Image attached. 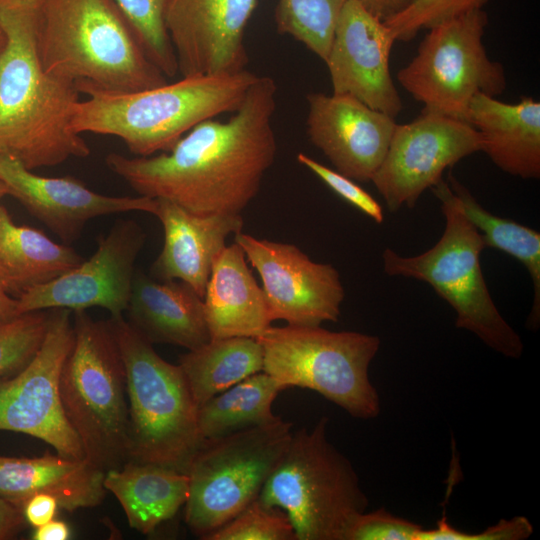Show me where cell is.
<instances>
[{
	"label": "cell",
	"mask_w": 540,
	"mask_h": 540,
	"mask_svg": "<svg viewBox=\"0 0 540 540\" xmlns=\"http://www.w3.org/2000/svg\"><path fill=\"white\" fill-rule=\"evenodd\" d=\"M105 472L86 458L0 456V497L22 507L29 497L44 493L68 511L94 507L106 494Z\"/></svg>",
	"instance_id": "603a6c76"
},
{
	"label": "cell",
	"mask_w": 540,
	"mask_h": 540,
	"mask_svg": "<svg viewBox=\"0 0 540 540\" xmlns=\"http://www.w3.org/2000/svg\"><path fill=\"white\" fill-rule=\"evenodd\" d=\"M145 239L146 234L136 221L117 220L107 234L98 238L97 249L89 259L57 279L18 296L19 314L98 306L108 310L111 316L122 315L128 306L135 262Z\"/></svg>",
	"instance_id": "9a60e30c"
},
{
	"label": "cell",
	"mask_w": 540,
	"mask_h": 540,
	"mask_svg": "<svg viewBox=\"0 0 540 540\" xmlns=\"http://www.w3.org/2000/svg\"><path fill=\"white\" fill-rule=\"evenodd\" d=\"M348 0H278L275 23L280 34L301 42L325 60L338 17Z\"/></svg>",
	"instance_id": "f546056e"
},
{
	"label": "cell",
	"mask_w": 540,
	"mask_h": 540,
	"mask_svg": "<svg viewBox=\"0 0 540 540\" xmlns=\"http://www.w3.org/2000/svg\"><path fill=\"white\" fill-rule=\"evenodd\" d=\"M104 486L121 504L129 526L148 535L185 505L189 478L175 469L128 461L105 472Z\"/></svg>",
	"instance_id": "d4e9b609"
},
{
	"label": "cell",
	"mask_w": 540,
	"mask_h": 540,
	"mask_svg": "<svg viewBox=\"0 0 540 540\" xmlns=\"http://www.w3.org/2000/svg\"><path fill=\"white\" fill-rule=\"evenodd\" d=\"M292 423L279 420L203 439L186 473L185 522L204 539L255 501L285 452Z\"/></svg>",
	"instance_id": "30bf717a"
},
{
	"label": "cell",
	"mask_w": 540,
	"mask_h": 540,
	"mask_svg": "<svg viewBox=\"0 0 540 540\" xmlns=\"http://www.w3.org/2000/svg\"><path fill=\"white\" fill-rule=\"evenodd\" d=\"M126 311L128 323L152 344L193 350L211 339L203 298L180 280L159 281L136 270Z\"/></svg>",
	"instance_id": "44dd1931"
},
{
	"label": "cell",
	"mask_w": 540,
	"mask_h": 540,
	"mask_svg": "<svg viewBox=\"0 0 540 540\" xmlns=\"http://www.w3.org/2000/svg\"><path fill=\"white\" fill-rule=\"evenodd\" d=\"M205 540H297L286 514L264 506L258 499Z\"/></svg>",
	"instance_id": "d6a6232c"
},
{
	"label": "cell",
	"mask_w": 540,
	"mask_h": 540,
	"mask_svg": "<svg viewBox=\"0 0 540 540\" xmlns=\"http://www.w3.org/2000/svg\"><path fill=\"white\" fill-rule=\"evenodd\" d=\"M277 86L259 76L226 121L193 127L168 151L129 158L110 153L108 168L139 195L167 199L198 215L241 214L273 165Z\"/></svg>",
	"instance_id": "6da1fadb"
},
{
	"label": "cell",
	"mask_w": 540,
	"mask_h": 540,
	"mask_svg": "<svg viewBox=\"0 0 540 540\" xmlns=\"http://www.w3.org/2000/svg\"><path fill=\"white\" fill-rule=\"evenodd\" d=\"M7 45V34L0 23V59Z\"/></svg>",
	"instance_id": "7bdbcfd3"
},
{
	"label": "cell",
	"mask_w": 540,
	"mask_h": 540,
	"mask_svg": "<svg viewBox=\"0 0 540 540\" xmlns=\"http://www.w3.org/2000/svg\"><path fill=\"white\" fill-rule=\"evenodd\" d=\"M198 406L263 371V349L253 337L211 338L207 343L179 357Z\"/></svg>",
	"instance_id": "4316f807"
},
{
	"label": "cell",
	"mask_w": 540,
	"mask_h": 540,
	"mask_svg": "<svg viewBox=\"0 0 540 540\" xmlns=\"http://www.w3.org/2000/svg\"><path fill=\"white\" fill-rule=\"evenodd\" d=\"M58 506L54 496L40 493L29 497L22 504V510L26 522L36 528L53 520Z\"/></svg>",
	"instance_id": "74e56055"
},
{
	"label": "cell",
	"mask_w": 540,
	"mask_h": 540,
	"mask_svg": "<svg viewBox=\"0 0 540 540\" xmlns=\"http://www.w3.org/2000/svg\"><path fill=\"white\" fill-rule=\"evenodd\" d=\"M395 41L383 21L358 0H348L338 17L324 60L332 93L352 96L396 118L403 104L389 67Z\"/></svg>",
	"instance_id": "2e32d148"
},
{
	"label": "cell",
	"mask_w": 540,
	"mask_h": 540,
	"mask_svg": "<svg viewBox=\"0 0 540 540\" xmlns=\"http://www.w3.org/2000/svg\"><path fill=\"white\" fill-rule=\"evenodd\" d=\"M70 535V528L65 522L53 519L36 527L32 538L34 540H67Z\"/></svg>",
	"instance_id": "60d3db41"
},
{
	"label": "cell",
	"mask_w": 540,
	"mask_h": 540,
	"mask_svg": "<svg viewBox=\"0 0 540 540\" xmlns=\"http://www.w3.org/2000/svg\"><path fill=\"white\" fill-rule=\"evenodd\" d=\"M532 523L524 516L501 519L478 533H467L453 527L445 518L432 529L422 528L416 540H524L533 533Z\"/></svg>",
	"instance_id": "d590c367"
},
{
	"label": "cell",
	"mask_w": 540,
	"mask_h": 540,
	"mask_svg": "<svg viewBox=\"0 0 540 540\" xmlns=\"http://www.w3.org/2000/svg\"><path fill=\"white\" fill-rule=\"evenodd\" d=\"M0 181L7 194L19 201L64 244L76 241L86 223L96 217L142 211L155 215L156 199L141 196H107L89 189L71 176L45 177L18 160L0 153Z\"/></svg>",
	"instance_id": "d6986e66"
},
{
	"label": "cell",
	"mask_w": 540,
	"mask_h": 540,
	"mask_svg": "<svg viewBox=\"0 0 540 540\" xmlns=\"http://www.w3.org/2000/svg\"><path fill=\"white\" fill-rule=\"evenodd\" d=\"M257 0H168L165 27L182 76L236 73Z\"/></svg>",
	"instance_id": "e0dca14e"
},
{
	"label": "cell",
	"mask_w": 540,
	"mask_h": 540,
	"mask_svg": "<svg viewBox=\"0 0 540 540\" xmlns=\"http://www.w3.org/2000/svg\"><path fill=\"white\" fill-rule=\"evenodd\" d=\"M328 417L293 432L258 500L283 511L297 540H345L369 500L350 462L328 439Z\"/></svg>",
	"instance_id": "52a82bcc"
},
{
	"label": "cell",
	"mask_w": 540,
	"mask_h": 540,
	"mask_svg": "<svg viewBox=\"0 0 540 540\" xmlns=\"http://www.w3.org/2000/svg\"><path fill=\"white\" fill-rule=\"evenodd\" d=\"M234 242L261 277L273 321L295 326L338 321L345 291L331 264L311 260L294 244L242 232Z\"/></svg>",
	"instance_id": "5bb4252c"
},
{
	"label": "cell",
	"mask_w": 540,
	"mask_h": 540,
	"mask_svg": "<svg viewBox=\"0 0 540 540\" xmlns=\"http://www.w3.org/2000/svg\"><path fill=\"white\" fill-rule=\"evenodd\" d=\"M30 7H38L43 0H10Z\"/></svg>",
	"instance_id": "ee69618b"
},
{
	"label": "cell",
	"mask_w": 540,
	"mask_h": 540,
	"mask_svg": "<svg viewBox=\"0 0 540 540\" xmlns=\"http://www.w3.org/2000/svg\"><path fill=\"white\" fill-rule=\"evenodd\" d=\"M203 303L211 338H256L273 322L264 290L235 242L216 254Z\"/></svg>",
	"instance_id": "cb8c5ba5"
},
{
	"label": "cell",
	"mask_w": 540,
	"mask_h": 540,
	"mask_svg": "<svg viewBox=\"0 0 540 540\" xmlns=\"http://www.w3.org/2000/svg\"><path fill=\"white\" fill-rule=\"evenodd\" d=\"M306 100L310 142L337 172L354 181H371L388 150L395 118L345 94L313 92Z\"/></svg>",
	"instance_id": "ac0fdd59"
},
{
	"label": "cell",
	"mask_w": 540,
	"mask_h": 540,
	"mask_svg": "<svg viewBox=\"0 0 540 540\" xmlns=\"http://www.w3.org/2000/svg\"><path fill=\"white\" fill-rule=\"evenodd\" d=\"M486 12L475 10L441 22L420 42L416 55L397 73V80L422 111L467 122L469 105L478 94L501 95L507 85L504 67L484 47Z\"/></svg>",
	"instance_id": "8fae6325"
},
{
	"label": "cell",
	"mask_w": 540,
	"mask_h": 540,
	"mask_svg": "<svg viewBox=\"0 0 540 540\" xmlns=\"http://www.w3.org/2000/svg\"><path fill=\"white\" fill-rule=\"evenodd\" d=\"M8 195L7 194V188L6 186L4 185V183H2L0 181V204H1V200L4 196Z\"/></svg>",
	"instance_id": "f6af8a7d"
},
{
	"label": "cell",
	"mask_w": 540,
	"mask_h": 540,
	"mask_svg": "<svg viewBox=\"0 0 540 540\" xmlns=\"http://www.w3.org/2000/svg\"><path fill=\"white\" fill-rule=\"evenodd\" d=\"M2 1H3V0H0V4H1Z\"/></svg>",
	"instance_id": "bcb514c9"
},
{
	"label": "cell",
	"mask_w": 540,
	"mask_h": 540,
	"mask_svg": "<svg viewBox=\"0 0 540 540\" xmlns=\"http://www.w3.org/2000/svg\"><path fill=\"white\" fill-rule=\"evenodd\" d=\"M73 341L72 311L49 309L47 330L36 354L12 377L0 378V430L31 435L59 455L83 459L82 444L65 415L59 391Z\"/></svg>",
	"instance_id": "7c38bea8"
},
{
	"label": "cell",
	"mask_w": 540,
	"mask_h": 540,
	"mask_svg": "<svg viewBox=\"0 0 540 540\" xmlns=\"http://www.w3.org/2000/svg\"><path fill=\"white\" fill-rule=\"evenodd\" d=\"M431 191L445 217L441 238L416 256L386 248L384 272L426 282L453 308L457 328L473 333L505 357L520 358L522 339L499 312L482 273L480 255L486 247L481 234L463 213L447 181L441 179Z\"/></svg>",
	"instance_id": "5b68a950"
},
{
	"label": "cell",
	"mask_w": 540,
	"mask_h": 540,
	"mask_svg": "<svg viewBox=\"0 0 540 540\" xmlns=\"http://www.w3.org/2000/svg\"><path fill=\"white\" fill-rule=\"evenodd\" d=\"M259 75L244 69L236 73L182 76L136 92L90 91L75 107L70 126L120 138L140 157L168 152L199 123L234 113Z\"/></svg>",
	"instance_id": "277c9868"
},
{
	"label": "cell",
	"mask_w": 540,
	"mask_h": 540,
	"mask_svg": "<svg viewBox=\"0 0 540 540\" xmlns=\"http://www.w3.org/2000/svg\"><path fill=\"white\" fill-rule=\"evenodd\" d=\"M114 1L133 26L149 59L166 77H175L178 65L164 21L168 0Z\"/></svg>",
	"instance_id": "4dcf8cb0"
},
{
	"label": "cell",
	"mask_w": 540,
	"mask_h": 540,
	"mask_svg": "<svg viewBox=\"0 0 540 540\" xmlns=\"http://www.w3.org/2000/svg\"><path fill=\"white\" fill-rule=\"evenodd\" d=\"M467 122L480 134L482 152L503 172L522 179L540 177V102L531 97L517 103L478 94Z\"/></svg>",
	"instance_id": "7402d4cb"
},
{
	"label": "cell",
	"mask_w": 540,
	"mask_h": 540,
	"mask_svg": "<svg viewBox=\"0 0 540 540\" xmlns=\"http://www.w3.org/2000/svg\"><path fill=\"white\" fill-rule=\"evenodd\" d=\"M126 370L130 460L186 473L202 442L198 405L179 365L164 360L127 320L111 316Z\"/></svg>",
	"instance_id": "ba28073f"
},
{
	"label": "cell",
	"mask_w": 540,
	"mask_h": 540,
	"mask_svg": "<svg viewBox=\"0 0 540 540\" xmlns=\"http://www.w3.org/2000/svg\"><path fill=\"white\" fill-rule=\"evenodd\" d=\"M422 528L385 508H379L359 514L348 529L345 540H416Z\"/></svg>",
	"instance_id": "e575fe53"
},
{
	"label": "cell",
	"mask_w": 540,
	"mask_h": 540,
	"mask_svg": "<svg viewBox=\"0 0 540 540\" xmlns=\"http://www.w3.org/2000/svg\"><path fill=\"white\" fill-rule=\"evenodd\" d=\"M35 33L44 70L79 93H128L167 83L114 0H43Z\"/></svg>",
	"instance_id": "3957f363"
},
{
	"label": "cell",
	"mask_w": 540,
	"mask_h": 540,
	"mask_svg": "<svg viewBox=\"0 0 540 540\" xmlns=\"http://www.w3.org/2000/svg\"><path fill=\"white\" fill-rule=\"evenodd\" d=\"M20 316L17 298H14L0 282V325L8 323Z\"/></svg>",
	"instance_id": "b9f144b4"
},
{
	"label": "cell",
	"mask_w": 540,
	"mask_h": 540,
	"mask_svg": "<svg viewBox=\"0 0 540 540\" xmlns=\"http://www.w3.org/2000/svg\"><path fill=\"white\" fill-rule=\"evenodd\" d=\"M84 259L70 246L51 240L42 231L16 225L0 204V282L16 295L47 284Z\"/></svg>",
	"instance_id": "484cf974"
},
{
	"label": "cell",
	"mask_w": 540,
	"mask_h": 540,
	"mask_svg": "<svg viewBox=\"0 0 540 540\" xmlns=\"http://www.w3.org/2000/svg\"><path fill=\"white\" fill-rule=\"evenodd\" d=\"M297 161L314 173L341 198L369 216L376 223L381 224L383 222L384 214L381 205L354 180L321 164L305 153H298Z\"/></svg>",
	"instance_id": "8d00e7d4"
},
{
	"label": "cell",
	"mask_w": 540,
	"mask_h": 540,
	"mask_svg": "<svg viewBox=\"0 0 540 540\" xmlns=\"http://www.w3.org/2000/svg\"><path fill=\"white\" fill-rule=\"evenodd\" d=\"M36 8L10 0L0 4L7 34L0 59V153L29 170L90 154L84 138L70 126L79 91L47 73L40 61Z\"/></svg>",
	"instance_id": "7a4b0ae2"
},
{
	"label": "cell",
	"mask_w": 540,
	"mask_h": 540,
	"mask_svg": "<svg viewBox=\"0 0 540 540\" xmlns=\"http://www.w3.org/2000/svg\"><path fill=\"white\" fill-rule=\"evenodd\" d=\"M49 310L24 313L0 325V378L19 372L38 351L44 339Z\"/></svg>",
	"instance_id": "1f68e13d"
},
{
	"label": "cell",
	"mask_w": 540,
	"mask_h": 540,
	"mask_svg": "<svg viewBox=\"0 0 540 540\" xmlns=\"http://www.w3.org/2000/svg\"><path fill=\"white\" fill-rule=\"evenodd\" d=\"M447 182L463 213L481 234L485 247L514 257L527 269L534 291L527 328L537 330L540 323V233L486 210L451 172L447 176Z\"/></svg>",
	"instance_id": "f1b7e54d"
},
{
	"label": "cell",
	"mask_w": 540,
	"mask_h": 540,
	"mask_svg": "<svg viewBox=\"0 0 540 540\" xmlns=\"http://www.w3.org/2000/svg\"><path fill=\"white\" fill-rule=\"evenodd\" d=\"M164 232L162 250L151 267L159 281L180 280L203 298L216 254L230 234L241 232V214L198 215L167 199H156Z\"/></svg>",
	"instance_id": "ffe728a7"
},
{
	"label": "cell",
	"mask_w": 540,
	"mask_h": 540,
	"mask_svg": "<svg viewBox=\"0 0 540 540\" xmlns=\"http://www.w3.org/2000/svg\"><path fill=\"white\" fill-rule=\"evenodd\" d=\"M287 389L260 371L198 406V427L202 439L229 435L266 425L281 417L272 411L278 394Z\"/></svg>",
	"instance_id": "83f0119b"
},
{
	"label": "cell",
	"mask_w": 540,
	"mask_h": 540,
	"mask_svg": "<svg viewBox=\"0 0 540 540\" xmlns=\"http://www.w3.org/2000/svg\"><path fill=\"white\" fill-rule=\"evenodd\" d=\"M256 339L263 349V371L287 389L313 390L354 418L379 415L380 398L369 378L379 337L287 324L270 326Z\"/></svg>",
	"instance_id": "9c48e42d"
},
{
	"label": "cell",
	"mask_w": 540,
	"mask_h": 540,
	"mask_svg": "<svg viewBox=\"0 0 540 540\" xmlns=\"http://www.w3.org/2000/svg\"><path fill=\"white\" fill-rule=\"evenodd\" d=\"M371 14L385 22L403 11L415 0H358Z\"/></svg>",
	"instance_id": "ab89813d"
},
{
	"label": "cell",
	"mask_w": 540,
	"mask_h": 540,
	"mask_svg": "<svg viewBox=\"0 0 540 540\" xmlns=\"http://www.w3.org/2000/svg\"><path fill=\"white\" fill-rule=\"evenodd\" d=\"M479 151L481 137L470 123L422 111L413 121L396 125L371 182L390 212L413 208L448 167Z\"/></svg>",
	"instance_id": "4fadbf2b"
},
{
	"label": "cell",
	"mask_w": 540,
	"mask_h": 540,
	"mask_svg": "<svg viewBox=\"0 0 540 540\" xmlns=\"http://www.w3.org/2000/svg\"><path fill=\"white\" fill-rule=\"evenodd\" d=\"M74 341L63 364L59 391L65 415L84 455L107 471L130 460L126 370L108 322L72 311Z\"/></svg>",
	"instance_id": "8992f818"
},
{
	"label": "cell",
	"mask_w": 540,
	"mask_h": 540,
	"mask_svg": "<svg viewBox=\"0 0 540 540\" xmlns=\"http://www.w3.org/2000/svg\"><path fill=\"white\" fill-rule=\"evenodd\" d=\"M25 523L22 507L0 497V540L14 537Z\"/></svg>",
	"instance_id": "f35d334b"
},
{
	"label": "cell",
	"mask_w": 540,
	"mask_h": 540,
	"mask_svg": "<svg viewBox=\"0 0 540 540\" xmlns=\"http://www.w3.org/2000/svg\"><path fill=\"white\" fill-rule=\"evenodd\" d=\"M490 0H415L400 13L386 20L396 41H408L422 29L449 19L481 10Z\"/></svg>",
	"instance_id": "836d02e7"
}]
</instances>
